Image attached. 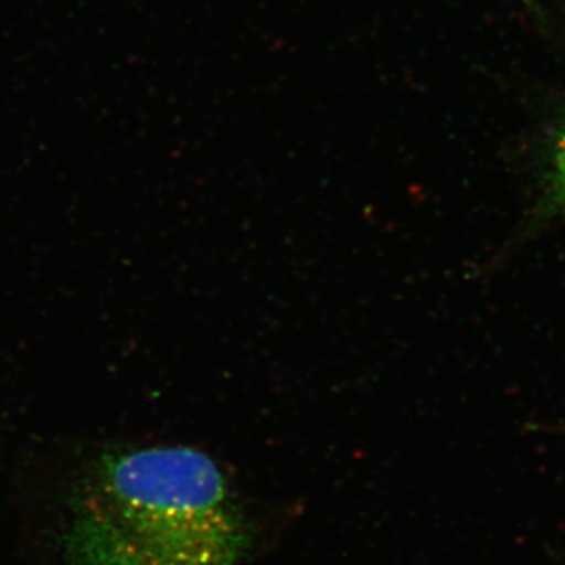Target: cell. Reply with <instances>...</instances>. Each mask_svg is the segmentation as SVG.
<instances>
[{"label": "cell", "mask_w": 565, "mask_h": 565, "mask_svg": "<svg viewBox=\"0 0 565 565\" xmlns=\"http://www.w3.org/2000/svg\"><path fill=\"white\" fill-rule=\"evenodd\" d=\"M71 503L68 565H239L253 544L232 479L192 446L106 449Z\"/></svg>", "instance_id": "obj_1"}, {"label": "cell", "mask_w": 565, "mask_h": 565, "mask_svg": "<svg viewBox=\"0 0 565 565\" xmlns=\"http://www.w3.org/2000/svg\"><path fill=\"white\" fill-rule=\"evenodd\" d=\"M541 214L545 217L565 215V125L553 147L552 172L548 174Z\"/></svg>", "instance_id": "obj_2"}]
</instances>
